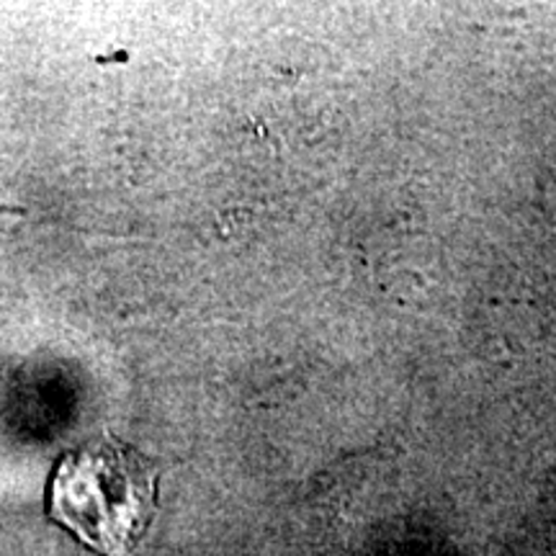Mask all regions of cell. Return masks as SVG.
Listing matches in <instances>:
<instances>
[{"instance_id": "cell-1", "label": "cell", "mask_w": 556, "mask_h": 556, "mask_svg": "<svg viewBox=\"0 0 556 556\" xmlns=\"http://www.w3.org/2000/svg\"><path fill=\"white\" fill-rule=\"evenodd\" d=\"M157 471L122 443L62 458L52 479V516L103 556H127L155 516Z\"/></svg>"}]
</instances>
